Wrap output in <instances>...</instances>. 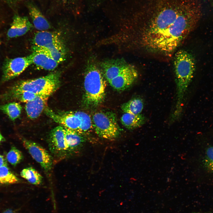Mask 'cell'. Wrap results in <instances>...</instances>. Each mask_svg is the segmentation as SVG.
I'll return each mask as SVG.
<instances>
[{
	"label": "cell",
	"instance_id": "6",
	"mask_svg": "<svg viewBox=\"0 0 213 213\" xmlns=\"http://www.w3.org/2000/svg\"><path fill=\"white\" fill-rule=\"evenodd\" d=\"M33 43V46L46 51L59 64L64 61L66 54V48L57 34L46 31H38L34 36Z\"/></svg>",
	"mask_w": 213,
	"mask_h": 213
},
{
	"label": "cell",
	"instance_id": "28",
	"mask_svg": "<svg viewBox=\"0 0 213 213\" xmlns=\"http://www.w3.org/2000/svg\"><path fill=\"white\" fill-rule=\"evenodd\" d=\"M5 139L3 136L2 135L0 132V144L2 141H4Z\"/></svg>",
	"mask_w": 213,
	"mask_h": 213
},
{
	"label": "cell",
	"instance_id": "11",
	"mask_svg": "<svg viewBox=\"0 0 213 213\" xmlns=\"http://www.w3.org/2000/svg\"><path fill=\"white\" fill-rule=\"evenodd\" d=\"M131 64L122 59H110L104 60L100 64L103 75L109 82L122 74Z\"/></svg>",
	"mask_w": 213,
	"mask_h": 213
},
{
	"label": "cell",
	"instance_id": "31",
	"mask_svg": "<svg viewBox=\"0 0 213 213\" xmlns=\"http://www.w3.org/2000/svg\"></svg>",
	"mask_w": 213,
	"mask_h": 213
},
{
	"label": "cell",
	"instance_id": "23",
	"mask_svg": "<svg viewBox=\"0 0 213 213\" xmlns=\"http://www.w3.org/2000/svg\"><path fill=\"white\" fill-rule=\"evenodd\" d=\"M23 158L22 152L14 146L11 147L6 156L7 161L14 166L20 163Z\"/></svg>",
	"mask_w": 213,
	"mask_h": 213
},
{
	"label": "cell",
	"instance_id": "1",
	"mask_svg": "<svg viewBox=\"0 0 213 213\" xmlns=\"http://www.w3.org/2000/svg\"><path fill=\"white\" fill-rule=\"evenodd\" d=\"M131 32L132 45L145 53L168 59L196 28L198 0H139Z\"/></svg>",
	"mask_w": 213,
	"mask_h": 213
},
{
	"label": "cell",
	"instance_id": "7",
	"mask_svg": "<svg viewBox=\"0 0 213 213\" xmlns=\"http://www.w3.org/2000/svg\"><path fill=\"white\" fill-rule=\"evenodd\" d=\"M93 129L100 137L114 140L120 135L121 129L116 114L110 111H99L95 113L91 118Z\"/></svg>",
	"mask_w": 213,
	"mask_h": 213
},
{
	"label": "cell",
	"instance_id": "3",
	"mask_svg": "<svg viewBox=\"0 0 213 213\" xmlns=\"http://www.w3.org/2000/svg\"><path fill=\"white\" fill-rule=\"evenodd\" d=\"M102 72L97 65L89 62L85 74L83 102L87 106H96L104 101L106 83Z\"/></svg>",
	"mask_w": 213,
	"mask_h": 213
},
{
	"label": "cell",
	"instance_id": "27",
	"mask_svg": "<svg viewBox=\"0 0 213 213\" xmlns=\"http://www.w3.org/2000/svg\"><path fill=\"white\" fill-rule=\"evenodd\" d=\"M2 213H16L15 211L12 209H7Z\"/></svg>",
	"mask_w": 213,
	"mask_h": 213
},
{
	"label": "cell",
	"instance_id": "29",
	"mask_svg": "<svg viewBox=\"0 0 213 213\" xmlns=\"http://www.w3.org/2000/svg\"><path fill=\"white\" fill-rule=\"evenodd\" d=\"M63 2H64L65 3H67L69 2V1L70 0H61Z\"/></svg>",
	"mask_w": 213,
	"mask_h": 213
},
{
	"label": "cell",
	"instance_id": "14",
	"mask_svg": "<svg viewBox=\"0 0 213 213\" xmlns=\"http://www.w3.org/2000/svg\"><path fill=\"white\" fill-rule=\"evenodd\" d=\"M33 27V25L26 17L14 15L7 35L10 38L22 36Z\"/></svg>",
	"mask_w": 213,
	"mask_h": 213
},
{
	"label": "cell",
	"instance_id": "18",
	"mask_svg": "<svg viewBox=\"0 0 213 213\" xmlns=\"http://www.w3.org/2000/svg\"><path fill=\"white\" fill-rule=\"evenodd\" d=\"M122 124L129 130H133L142 126L146 121L145 117L142 114H134L124 113L120 118Z\"/></svg>",
	"mask_w": 213,
	"mask_h": 213
},
{
	"label": "cell",
	"instance_id": "25",
	"mask_svg": "<svg viewBox=\"0 0 213 213\" xmlns=\"http://www.w3.org/2000/svg\"><path fill=\"white\" fill-rule=\"evenodd\" d=\"M3 166H7V159L0 154V167Z\"/></svg>",
	"mask_w": 213,
	"mask_h": 213
},
{
	"label": "cell",
	"instance_id": "20",
	"mask_svg": "<svg viewBox=\"0 0 213 213\" xmlns=\"http://www.w3.org/2000/svg\"><path fill=\"white\" fill-rule=\"evenodd\" d=\"M20 174L22 178L32 184L38 185L42 182L43 177L42 175L32 167H28L23 169Z\"/></svg>",
	"mask_w": 213,
	"mask_h": 213
},
{
	"label": "cell",
	"instance_id": "2",
	"mask_svg": "<svg viewBox=\"0 0 213 213\" xmlns=\"http://www.w3.org/2000/svg\"><path fill=\"white\" fill-rule=\"evenodd\" d=\"M173 56V66L176 85V101L171 117L173 120H176L182 114L184 97L194 76L196 62L193 55L185 50H177Z\"/></svg>",
	"mask_w": 213,
	"mask_h": 213
},
{
	"label": "cell",
	"instance_id": "10",
	"mask_svg": "<svg viewBox=\"0 0 213 213\" xmlns=\"http://www.w3.org/2000/svg\"><path fill=\"white\" fill-rule=\"evenodd\" d=\"M49 150L57 157H62L68 154L64 131L62 126L56 127L50 133L48 139Z\"/></svg>",
	"mask_w": 213,
	"mask_h": 213
},
{
	"label": "cell",
	"instance_id": "26",
	"mask_svg": "<svg viewBox=\"0 0 213 213\" xmlns=\"http://www.w3.org/2000/svg\"><path fill=\"white\" fill-rule=\"evenodd\" d=\"M9 4H14L19 2L22 0H4Z\"/></svg>",
	"mask_w": 213,
	"mask_h": 213
},
{
	"label": "cell",
	"instance_id": "21",
	"mask_svg": "<svg viewBox=\"0 0 213 213\" xmlns=\"http://www.w3.org/2000/svg\"><path fill=\"white\" fill-rule=\"evenodd\" d=\"M22 109L21 105L14 102L0 106V109L12 120H14L20 116Z\"/></svg>",
	"mask_w": 213,
	"mask_h": 213
},
{
	"label": "cell",
	"instance_id": "22",
	"mask_svg": "<svg viewBox=\"0 0 213 213\" xmlns=\"http://www.w3.org/2000/svg\"><path fill=\"white\" fill-rule=\"evenodd\" d=\"M19 180L9 169L7 166L0 167V183L10 184L19 183Z\"/></svg>",
	"mask_w": 213,
	"mask_h": 213
},
{
	"label": "cell",
	"instance_id": "12",
	"mask_svg": "<svg viewBox=\"0 0 213 213\" xmlns=\"http://www.w3.org/2000/svg\"><path fill=\"white\" fill-rule=\"evenodd\" d=\"M32 53L30 55L32 64L42 69L53 70L59 63L46 51L38 47L33 46Z\"/></svg>",
	"mask_w": 213,
	"mask_h": 213
},
{
	"label": "cell",
	"instance_id": "8",
	"mask_svg": "<svg viewBox=\"0 0 213 213\" xmlns=\"http://www.w3.org/2000/svg\"><path fill=\"white\" fill-rule=\"evenodd\" d=\"M22 140L24 146L33 159L46 172L50 171L52 167L53 160L48 151L36 143L24 138Z\"/></svg>",
	"mask_w": 213,
	"mask_h": 213
},
{
	"label": "cell",
	"instance_id": "5",
	"mask_svg": "<svg viewBox=\"0 0 213 213\" xmlns=\"http://www.w3.org/2000/svg\"><path fill=\"white\" fill-rule=\"evenodd\" d=\"M60 76V72L56 71L45 76L21 81L15 84L8 91H28L37 95L49 97L59 88Z\"/></svg>",
	"mask_w": 213,
	"mask_h": 213
},
{
	"label": "cell",
	"instance_id": "15",
	"mask_svg": "<svg viewBox=\"0 0 213 213\" xmlns=\"http://www.w3.org/2000/svg\"><path fill=\"white\" fill-rule=\"evenodd\" d=\"M49 97L37 95L33 100L26 103L25 109L28 116L32 120L38 117L47 107Z\"/></svg>",
	"mask_w": 213,
	"mask_h": 213
},
{
	"label": "cell",
	"instance_id": "13",
	"mask_svg": "<svg viewBox=\"0 0 213 213\" xmlns=\"http://www.w3.org/2000/svg\"><path fill=\"white\" fill-rule=\"evenodd\" d=\"M138 76L137 70L131 64L125 71L109 83L114 89L122 91L130 86L136 80Z\"/></svg>",
	"mask_w": 213,
	"mask_h": 213
},
{
	"label": "cell",
	"instance_id": "4",
	"mask_svg": "<svg viewBox=\"0 0 213 213\" xmlns=\"http://www.w3.org/2000/svg\"><path fill=\"white\" fill-rule=\"evenodd\" d=\"M44 111L47 116L62 127L84 135L89 134L93 129L91 118L84 112L76 111L57 113L48 107Z\"/></svg>",
	"mask_w": 213,
	"mask_h": 213
},
{
	"label": "cell",
	"instance_id": "30",
	"mask_svg": "<svg viewBox=\"0 0 213 213\" xmlns=\"http://www.w3.org/2000/svg\"><path fill=\"white\" fill-rule=\"evenodd\" d=\"M204 0V1H208V0Z\"/></svg>",
	"mask_w": 213,
	"mask_h": 213
},
{
	"label": "cell",
	"instance_id": "17",
	"mask_svg": "<svg viewBox=\"0 0 213 213\" xmlns=\"http://www.w3.org/2000/svg\"><path fill=\"white\" fill-rule=\"evenodd\" d=\"M27 7L30 16L36 29L43 31L50 28L49 23L36 5L33 3H28Z\"/></svg>",
	"mask_w": 213,
	"mask_h": 213
},
{
	"label": "cell",
	"instance_id": "19",
	"mask_svg": "<svg viewBox=\"0 0 213 213\" xmlns=\"http://www.w3.org/2000/svg\"><path fill=\"white\" fill-rule=\"evenodd\" d=\"M143 100L140 97H135L122 104L121 108L124 113L134 114H141L144 107Z\"/></svg>",
	"mask_w": 213,
	"mask_h": 213
},
{
	"label": "cell",
	"instance_id": "24",
	"mask_svg": "<svg viewBox=\"0 0 213 213\" xmlns=\"http://www.w3.org/2000/svg\"><path fill=\"white\" fill-rule=\"evenodd\" d=\"M204 163L206 169L213 173V146L209 147L207 149Z\"/></svg>",
	"mask_w": 213,
	"mask_h": 213
},
{
	"label": "cell",
	"instance_id": "16",
	"mask_svg": "<svg viewBox=\"0 0 213 213\" xmlns=\"http://www.w3.org/2000/svg\"><path fill=\"white\" fill-rule=\"evenodd\" d=\"M63 128L68 154L76 153L80 149L85 142L84 135L75 131Z\"/></svg>",
	"mask_w": 213,
	"mask_h": 213
},
{
	"label": "cell",
	"instance_id": "9",
	"mask_svg": "<svg viewBox=\"0 0 213 213\" xmlns=\"http://www.w3.org/2000/svg\"><path fill=\"white\" fill-rule=\"evenodd\" d=\"M32 64L30 55L7 59L3 67L2 81H8L18 76Z\"/></svg>",
	"mask_w": 213,
	"mask_h": 213
}]
</instances>
